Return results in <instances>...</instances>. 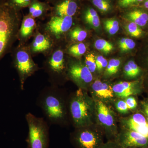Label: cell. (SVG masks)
Returning a JSON list of instances; mask_svg holds the SVG:
<instances>
[{"label": "cell", "mask_w": 148, "mask_h": 148, "mask_svg": "<svg viewBox=\"0 0 148 148\" xmlns=\"http://www.w3.org/2000/svg\"><path fill=\"white\" fill-rule=\"evenodd\" d=\"M21 20V12L10 6L5 0H0V61L18 40Z\"/></svg>", "instance_id": "1"}, {"label": "cell", "mask_w": 148, "mask_h": 148, "mask_svg": "<svg viewBox=\"0 0 148 148\" xmlns=\"http://www.w3.org/2000/svg\"><path fill=\"white\" fill-rule=\"evenodd\" d=\"M37 102L50 124L61 125L66 122L68 108L58 86L51 85L44 88L40 92Z\"/></svg>", "instance_id": "2"}, {"label": "cell", "mask_w": 148, "mask_h": 148, "mask_svg": "<svg viewBox=\"0 0 148 148\" xmlns=\"http://www.w3.org/2000/svg\"><path fill=\"white\" fill-rule=\"evenodd\" d=\"M68 108L75 128L93 125L95 103L86 90L79 88L73 93L69 99Z\"/></svg>", "instance_id": "3"}, {"label": "cell", "mask_w": 148, "mask_h": 148, "mask_svg": "<svg viewBox=\"0 0 148 148\" xmlns=\"http://www.w3.org/2000/svg\"><path fill=\"white\" fill-rule=\"evenodd\" d=\"M66 48L63 43L56 45L52 51L45 56L42 69L47 74L51 85L58 86L64 79H68Z\"/></svg>", "instance_id": "4"}, {"label": "cell", "mask_w": 148, "mask_h": 148, "mask_svg": "<svg viewBox=\"0 0 148 148\" xmlns=\"http://www.w3.org/2000/svg\"><path fill=\"white\" fill-rule=\"evenodd\" d=\"M12 64L18 73L20 88L24 90L27 79L40 70V68L33 59L28 44L13 47L11 51Z\"/></svg>", "instance_id": "5"}, {"label": "cell", "mask_w": 148, "mask_h": 148, "mask_svg": "<svg viewBox=\"0 0 148 148\" xmlns=\"http://www.w3.org/2000/svg\"><path fill=\"white\" fill-rule=\"evenodd\" d=\"M26 120L29 130L26 139L27 148H48L49 132L47 122L30 112L26 115Z\"/></svg>", "instance_id": "6"}, {"label": "cell", "mask_w": 148, "mask_h": 148, "mask_svg": "<svg viewBox=\"0 0 148 148\" xmlns=\"http://www.w3.org/2000/svg\"><path fill=\"white\" fill-rule=\"evenodd\" d=\"M40 30L47 34L54 41L56 44L63 43L66 37L73 26L74 17L71 16H49L45 23L38 22Z\"/></svg>", "instance_id": "7"}, {"label": "cell", "mask_w": 148, "mask_h": 148, "mask_svg": "<svg viewBox=\"0 0 148 148\" xmlns=\"http://www.w3.org/2000/svg\"><path fill=\"white\" fill-rule=\"evenodd\" d=\"M95 121L109 140L115 141L118 135L115 114L102 101L94 100Z\"/></svg>", "instance_id": "8"}, {"label": "cell", "mask_w": 148, "mask_h": 148, "mask_svg": "<svg viewBox=\"0 0 148 148\" xmlns=\"http://www.w3.org/2000/svg\"><path fill=\"white\" fill-rule=\"evenodd\" d=\"M75 128L71 135V141L76 148H100L104 144V132L93 126Z\"/></svg>", "instance_id": "9"}, {"label": "cell", "mask_w": 148, "mask_h": 148, "mask_svg": "<svg viewBox=\"0 0 148 148\" xmlns=\"http://www.w3.org/2000/svg\"><path fill=\"white\" fill-rule=\"evenodd\" d=\"M75 59V60L72 59L68 62L67 78L73 82L79 88L86 90L93 79L92 73L84 63H83L79 59Z\"/></svg>", "instance_id": "10"}, {"label": "cell", "mask_w": 148, "mask_h": 148, "mask_svg": "<svg viewBox=\"0 0 148 148\" xmlns=\"http://www.w3.org/2000/svg\"><path fill=\"white\" fill-rule=\"evenodd\" d=\"M33 40L28 46L33 57L43 54L45 56L52 51L56 44L54 41L47 34L37 27L33 37Z\"/></svg>", "instance_id": "11"}, {"label": "cell", "mask_w": 148, "mask_h": 148, "mask_svg": "<svg viewBox=\"0 0 148 148\" xmlns=\"http://www.w3.org/2000/svg\"><path fill=\"white\" fill-rule=\"evenodd\" d=\"M121 129L132 130L148 137V122L145 115L138 110L120 119Z\"/></svg>", "instance_id": "12"}, {"label": "cell", "mask_w": 148, "mask_h": 148, "mask_svg": "<svg viewBox=\"0 0 148 148\" xmlns=\"http://www.w3.org/2000/svg\"><path fill=\"white\" fill-rule=\"evenodd\" d=\"M115 141L124 148H145L148 147V137L128 130L121 129Z\"/></svg>", "instance_id": "13"}, {"label": "cell", "mask_w": 148, "mask_h": 148, "mask_svg": "<svg viewBox=\"0 0 148 148\" xmlns=\"http://www.w3.org/2000/svg\"><path fill=\"white\" fill-rule=\"evenodd\" d=\"M90 93L94 100L106 104L112 102L115 98L112 86L100 80H96L90 86Z\"/></svg>", "instance_id": "14"}, {"label": "cell", "mask_w": 148, "mask_h": 148, "mask_svg": "<svg viewBox=\"0 0 148 148\" xmlns=\"http://www.w3.org/2000/svg\"><path fill=\"white\" fill-rule=\"evenodd\" d=\"M38 24L36 19L28 14L23 16L18 30V45H24L27 43L29 39L34 34Z\"/></svg>", "instance_id": "15"}, {"label": "cell", "mask_w": 148, "mask_h": 148, "mask_svg": "<svg viewBox=\"0 0 148 148\" xmlns=\"http://www.w3.org/2000/svg\"><path fill=\"white\" fill-rule=\"evenodd\" d=\"M116 97L125 99L130 96L136 95L142 92V85L140 81L121 82L112 86Z\"/></svg>", "instance_id": "16"}, {"label": "cell", "mask_w": 148, "mask_h": 148, "mask_svg": "<svg viewBox=\"0 0 148 148\" xmlns=\"http://www.w3.org/2000/svg\"><path fill=\"white\" fill-rule=\"evenodd\" d=\"M79 5L76 0H61L52 6L49 16H71L74 17L77 13Z\"/></svg>", "instance_id": "17"}, {"label": "cell", "mask_w": 148, "mask_h": 148, "mask_svg": "<svg viewBox=\"0 0 148 148\" xmlns=\"http://www.w3.org/2000/svg\"><path fill=\"white\" fill-rule=\"evenodd\" d=\"M52 6L47 2L33 0L28 7V14L35 19L43 20L48 18Z\"/></svg>", "instance_id": "18"}, {"label": "cell", "mask_w": 148, "mask_h": 148, "mask_svg": "<svg viewBox=\"0 0 148 148\" xmlns=\"http://www.w3.org/2000/svg\"><path fill=\"white\" fill-rule=\"evenodd\" d=\"M87 32L79 26L72 27L67 34L68 39L72 42H83L87 38Z\"/></svg>", "instance_id": "19"}, {"label": "cell", "mask_w": 148, "mask_h": 148, "mask_svg": "<svg viewBox=\"0 0 148 148\" xmlns=\"http://www.w3.org/2000/svg\"><path fill=\"white\" fill-rule=\"evenodd\" d=\"M86 51V47L83 42L72 44L66 48V52L73 58L79 59Z\"/></svg>", "instance_id": "20"}, {"label": "cell", "mask_w": 148, "mask_h": 148, "mask_svg": "<svg viewBox=\"0 0 148 148\" xmlns=\"http://www.w3.org/2000/svg\"><path fill=\"white\" fill-rule=\"evenodd\" d=\"M128 18L139 27L145 26L148 21V14L140 10L132 11L128 13Z\"/></svg>", "instance_id": "21"}, {"label": "cell", "mask_w": 148, "mask_h": 148, "mask_svg": "<svg viewBox=\"0 0 148 148\" xmlns=\"http://www.w3.org/2000/svg\"><path fill=\"white\" fill-rule=\"evenodd\" d=\"M124 73L126 76L130 78L138 77L141 73V69L133 61H130L124 66Z\"/></svg>", "instance_id": "22"}, {"label": "cell", "mask_w": 148, "mask_h": 148, "mask_svg": "<svg viewBox=\"0 0 148 148\" xmlns=\"http://www.w3.org/2000/svg\"><path fill=\"white\" fill-rule=\"evenodd\" d=\"M10 6L18 11L28 8L33 0H5Z\"/></svg>", "instance_id": "23"}, {"label": "cell", "mask_w": 148, "mask_h": 148, "mask_svg": "<svg viewBox=\"0 0 148 148\" xmlns=\"http://www.w3.org/2000/svg\"><path fill=\"white\" fill-rule=\"evenodd\" d=\"M95 47L104 53H109L113 49V46L110 43L103 39L97 40L95 42Z\"/></svg>", "instance_id": "24"}, {"label": "cell", "mask_w": 148, "mask_h": 148, "mask_svg": "<svg viewBox=\"0 0 148 148\" xmlns=\"http://www.w3.org/2000/svg\"><path fill=\"white\" fill-rule=\"evenodd\" d=\"M120 64L121 61L119 59H111L106 67V74L108 75L111 76L116 74L118 71Z\"/></svg>", "instance_id": "25"}, {"label": "cell", "mask_w": 148, "mask_h": 148, "mask_svg": "<svg viewBox=\"0 0 148 148\" xmlns=\"http://www.w3.org/2000/svg\"><path fill=\"white\" fill-rule=\"evenodd\" d=\"M104 26L107 32L110 35H114L119 29V23L114 19H108L104 22Z\"/></svg>", "instance_id": "26"}, {"label": "cell", "mask_w": 148, "mask_h": 148, "mask_svg": "<svg viewBox=\"0 0 148 148\" xmlns=\"http://www.w3.org/2000/svg\"><path fill=\"white\" fill-rule=\"evenodd\" d=\"M84 64L91 73H94L97 69L95 56L93 53H89L86 56Z\"/></svg>", "instance_id": "27"}, {"label": "cell", "mask_w": 148, "mask_h": 148, "mask_svg": "<svg viewBox=\"0 0 148 148\" xmlns=\"http://www.w3.org/2000/svg\"><path fill=\"white\" fill-rule=\"evenodd\" d=\"M127 32L132 37H140L142 34L143 32L140 27L133 22H131L127 26Z\"/></svg>", "instance_id": "28"}, {"label": "cell", "mask_w": 148, "mask_h": 148, "mask_svg": "<svg viewBox=\"0 0 148 148\" xmlns=\"http://www.w3.org/2000/svg\"><path fill=\"white\" fill-rule=\"evenodd\" d=\"M95 6L102 12H107L110 8V3L106 0H92Z\"/></svg>", "instance_id": "29"}, {"label": "cell", "mask_w": 148, "mask_h": 148, "mask_svg": "<svg viewBox=\"0 0 148 148\" xmlns=\"http://www.w3.org/2000/svg\"><path fill=\"white\" fill-rule=\"evenodd\" d=\"M115 107L118 112L121 114L127 113L129 110L124 99H119L115 103Z\"/></svg>", "instance_id": "30"}, {"label": "cell", "mask_w": 148, "mask_h": 148, "mask_svg": "<svg viewBox=\"0 0 148 148\" xmlns=\"http://www.w3.org/2000/svg\"><path fill=\"white\" fill-rule=\"evenodd\" d=\"M127 104L129 110H134L138 108V105L136 98L133 96H130L123 99Z\"/></svg>", "instance_id": "31"}, {"label": "cell", "mask_w": 148, "mask_h": 148, "mask_svg": "<svg viewBox=\"0 0 148 148\" xmlns=\"http://www.w3.org/2000/svg\"><path fill=\"white\" fill-rule=\"evenodd\" d=\"M95 61L96 67L98 71H102L103 69L106 68L108 64L107 59L102 56H99L95 58Z\"/></svg>", "instance_id": "32"}, {"label": "cell", "mask_w": 148, "mask_h": 148, "mask_svg": "<svg viewBox=\"0 0 148 148\" xmlns=\"http://www.w3.org/2000/svg\"><path fill=\"white\" fill-rule=\"evenodd\" d=\"M139 110L145 115L148 122V97L140 101Z\"/></svg>", "instance_id": "33"}, {"label": "cell", "mask_w": 148, "mask_h": 148, "mask_svg": "<svg viewBox=\"0 0 148 148\" xmlns=\"http://www.w3.org/2000/svg\"><path fill=\"white\" fill-rule=\"evenodd\" d=\"M135 45V43L133 40L129 38H125L124 45L121 49L122 51H127L133 49Z\"/></svg>", "instance_id": "34"}, {"label": "cell", "mask_w": 148, "mask_h": 148, "mask_svg": "<svg viewBox=\"0 0 148 148\" xmlns=\"http://www.w3.org/2000/svg\"><path fill=\"white\" fill-rule=\"evenodd\" d=\"M84 21L86 24H89V25L92 26L95 28L99 27L100 25V18L98 15L91 18L85 19Z\"/></svg>", "instance_id": "35"}, {"label": "cell", "mask_w": 148, "mask_h": 148, "mask_svg": "<svg viewBox=\"0 0 148 148\" xmlns=\"http://www.w3.org/2000/svg\"><path fill=\"white\" fill-rule=\"evenodd\" d=\"M100 148H124L116 141L109 140L104 143Z\"/></svg>", "instance_id": "36"}, {"label": "cell", "mask_w": 148, "mask_h": 148, "mask_svg": "<svg viewBox=\"0 0 148 148\" xmlns=\"http://www.w3.org/2000/svg\"><path fill=\"white\" fill-rule=\"evenodd\" d=\"M144 0H120L119 5L122 7L125 8L143 2Z\"/></svg>", "instance_id": "37"}, {"label": "cell", "mask_w": 148, "mask_h": 148, "mask_svg": "<svg viewBox=\"0 0 148 148\" xmlns=\"http://www.w3.org/2000/svg\"><path fill=\"white\" fill-rule=\"evenodd\" d=\"M97 15H98V14L96 11L94 10L93 9H88L85 12L84 14V20H85V19L91 18L93 16H97Z\"/></svg>", "instance_id": "38"}, {"label": "cell", "mask_w": 148, "mask_h": 148, "mask_svg": "<svg viewBox=\"0 0 148 148\" xmlns=\"http://www.w3.org/2000/svg\"><path fill=\"white\" fill-rule=\"evenodd\" d=\"M45 1H46L49 3V4L53 5L58 3V2L60 1L61 0H45Z\"/></svg>", "instance_id": "39"}, {"label": "cell", "mask_w": 148, "mask_h": 148, "mask_svg": "<svg viewBox=\"0 0 148 148\" xmlns=\"http://www.w3.org/2000/svg\"><path fill=\"white\" fill-rule=\"evenodd\" d=\"M125 38H123L119 41V47L121 49L123 47L125 43Z\"/></svg>", "instance_id": "40"}, {"label": "cell", "mask_w": 148, "mask_h": 148, "mask_svg": "<svg viewBox=\"0 0 148 148\" xmlns=\"http://www.w3.org/2000/svg\"><path fill=\"white\" fill-rule=\"evenodd\" d=\"M144 6H145V8H146L148 9V0H147L145 2Z\"/></svg>", "instance_id": "41"}, {"label": "cell", "mask_w": 148, "mask_h": 148, "mask_svg": "<svg viewBox=\"0 0 148 148\" xmlns=\"http://www.w3.org/2000/svg\"><path fill=\"white\" fill-rule=\"evenodd\" d=\"M126 148H136V147H127Z\"/></svg>", "instance_id": "42"}, {"label": "cell", "mask_w": 148, "mask_h": 148, "mask_svg": "<svg viewBox=\"0 0 148 148\" xmlns=\"http://www.w3.org/2000/svg\"><path fill=\"white\" fill-rule=\"evenodd\" d=\"M148 148V147H146V148Z\"/></svg>", "instance_id": "43"}]
</instances>
